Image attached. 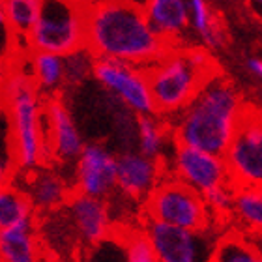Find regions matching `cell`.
Returning <instances> with one entry per match:
<instances>
[{
	"label": "cell",
	"mask_w": 262,
	"mask_h": 262,
	"mask_svg": "<svg viewBox=\"0 0 262 262\" xmlns=\"http://www.w3.org/2000/svg\"><path fill=\"white\" fill-rule=\"evenodd\" d=\"M156 113L174 118L186 109L212 77L215 64L202 49H172L146 68Z\"/></svg>",
	"instance_id": "obj_4"
},
{
	"label": "cell",
	"mask_w": 262,
	"mask_h": 262,
	"mask_svg": "<svg viewBox=\"0 0 262 262\" xmlns=\"http://www.w3.org/2000/svg\"><path fill=\"white\" fill-rule=\"evenodd\" d=\"M135 135L139 152L148 158L161 159V161H165L169 144L174 142L172 133H170V124H167L163 116H159L158 113L137 116Z\"/></svg>",
	"instance_id": "obj_19"
},
{
	"label": "cell",
	"mask_w": 262,
	"mask_h": 262,
	"mask_svg": "<svg viewBox=\"0 0 262 262\" xmlns=\"http://www.w3.org/2000/svg\"><path fill=\"white\" fill-rule=\"evenodd\" d=\"M25 64L45 98L56 96L66 86L64 56L47 51H28L25 55Z\"/></svg>",
	"instance_id": "obj_17"
},
{
	"label": "cell",
	"mask_w": 262,
	"mask_h": 262,
	"mask_svg": "<svg viewBox=\"0 0 262 262\" xmlns=\"http://www.w3.org/2000/svg\"><path fill=\"white\" fill-rule=\"evenodd\" d=\"M23 189L32 202L34 210L39 212H53L66 206L70 196L73 195L64 176L55 169L39 167L27 172Z\"/></svg>",
	"instance_id": "obj_15"
},
{
	"label": "cell",
	"mask_w": 262,
	"mask_h": 262,
	"mask_svg": "<svg viewBox=\"0 0 262 262\" xmlns=\"http://www.w3.org/2000/svg\"><path fill=\"white\" fill-rule=\"evenodd\" d=\"M43 101V94L39 92L30 71L15 60L0 88V105H4L10 115L17 169L23 172L36 170L53 161L45 133Z\"/></svg>",
	"instance_id": "obj_3"
},
{
	"label": "cell",
	"mask_w": 262,
	"mask_h": 262,
	"mask_svg": "<svg viewBox=\"0 0 262 262\" xmlns=\"http://www.w3.org/2000/svg\"><path fill=\"white\" fill-rule=\"evenodd\" d=\"M68 215L77 234L88 246H98L113 234V215L107 199L73 193L68 201Z\"/></svg>",
	"instance_id": "obj_14"
},
{
	"label": "cell",
	"mask_w": 262,
	"mask_h": 262,
	"mask_svg": "<svg viewBox=\"0 0 262 262\" xmlns=\"http://www.w3.org/2000/svg\"><path fill=\"white\" fill-rule=\"evenodd\" d=\"M167 174L174 176L199 193H208L219 186L230 184L225 156L206 152L201 148L172 142L169 159H165Z\"/></svg>",
	"instance_id": "obj_10"
},
{
	"label": "cell",
	"mask_w": 262,
	"mask_h": 262,
	"mask_svg": "<svg viewBox=\"0 0 262 262\" xmlns=\"http://www.w3.org/2000/svg\"><path fill=\"white\" fill-rule=\"evenodd\" d=\"M167 176V165L161 159L148 158L139 150H127L118 156L116 191L131 202H144Z\"/></svg>",
	"instance_id": "obj_13"
},
{
	"label": "cell",
	"mask_w": 262,
	"mask_h": 262,
	"mask_svg": "<svg viewBox=\"0 0 262 262\" xmlns=\"http://www.w3.org/2000/svg\"><path fill=\"white\" fill-rule=\"evenodd\" d=\"M0 262H2V260H0Z\"/></svg>",
	"instance_id": "obj_34"
},
{
	"label": "cell",
	"mask_w": 262,
	"mask_h": 262,
	"mask_svg": "<svg viewBox=\"0 0 262 262\" xmlns=\"http://www.w3.org/2000/svg\"><path fill=\"white\" fill-rule=\"evenodd\" d=\"M0 260L2 262H38L39 246L34 221L0 230Z\"/></svg>",
	"instance_id": "obj_20"
},
{
	"label": "cell",
	"mask_w": 262,
	"mask_h": 262,
	"mask_svg": "<svg viewBox=\"0 0 262 262\" xmlns=\"http://www.w3.org/2000/svg\"><path fill=\"white\" fill-rule=\"evenodd\" d=\"M118 156L101 142H88L75 161L73 184L77 193L109 199L116 191Z\"/></svg>",
	"instance_id": "obj_11"
},
{
	"label": "cell",
	"mask_w": 262,
	"mask_h": 262,
	"mask_svg": "<svg viewBox=\"0 0 262 262\" xmlns=\"http://www.w3.org/2000/svg\"><path fill=\"white\" fill-rule=\"evenodd\" d=\"M86 47L96 58L150 68L172 49V43L154 30L139 6L122 0H94L88 2Z\"/></svg>",
	"instance_id": "obj_1"
},
{
	"label": "cell",
	"mask_w": 262,
	"mask_h": 262,
	"mask_svg": "<svg viewBox=\"0 0 262 262\" xmlns=\"http://www.w3.org/2000/svg\"><path fill=\"white\" fill-rule=\"evenodd\" d=\"M94 79L135 116L156 113L146 68L113 58H96Z\"/></svg>",
	"instance_id": "obj_8"
},
{
	"label": "cell",
	"mask_w": 262,
	"mask_h": 262,
	"mask_svg": "<svg viewBox=\"0 0 262 262\" xmlns=\"http://www.w3.org/2000/svg\"><path fill=\"white\" fill-rule=\"evenodd\" d=\"M43 113L47 144L53 154V161L62 165H75L77 158L84 148V141L71 111L68 109L64 99L56 94L45 98Z\"/></svg>",
	"instance_id": "obj_12"
},
{
	"label": "cell",
	"mask_w": 262,
	"mask_h": 262,
	"mask_svg": "<svg viewBox=\"0 0 262 262\" xmlns=\"http://www.w3.org/2000/svg\"><path fill=\"white\" fill-rule=\"evenodd\" d=\"M17 170L15 142L11 131L10 115L4 105H0V186L11 184V178Z\"/></svg>",
	"instance_id": "obj_24"
},
{
	"label": "cell",
	"mask_w": 262,
	"mask_h": 262,
	"mask_svg": "<svg viewBox=\"0 0 262 262\" xmlns=\"http://www.w3.org/2000/svg\"><path fill=\"white\" fill-rule=\"evenodd\" d=\"M122 247L126 262H159L152 240L148 238L146 230L142 227L122 232Z\"/></svg>",
	"instance_id": "obj_25"
},
{
	"label": "cell",
	"mask_w": 262,
	"mask_h": 262,
	"mask_svg": "<svg viewBox=\"0 0 262 262\" xmlns=\"http://www.w3.org/2000/svg\"><path fill=\"white\" fill-rule=\"evenodd\" d=\"M247 66H249L251 73H255V75L262 81V60H258V58H251V60L247 62Z\"/></svg>",
	"instance_id": "obj_31"
},
{
	"label": "cell",
	"mask_w": 262,
	"mask_h": 262,
	"mask_svg": "<svg viewBox=\"0 0 262 262\" xmlns=\"http://www.w3.org/2000/svg\"><path fill=\"white\" fill-rule=\"evenodd\" d=\"M246 109V101L227 79L212 77L191 103L172 118V141L225 156Z\"/></svg>",
	"instance_id": "obj_2"
},
{
	"label": "cell",
	"mask_w": 262,
	"mask_h": 262,
	"mask_svg": "<svg viewBox=\"0 0 262 262\" xmlns=\"http://www.w3.org/2000/svg\"><path fill=\"white\" fill-rule=\"evenodd\" d=\"M122 2H127V4H133V6H139L144 10V6L148 4V0H122Z\"/></svg>",
	"instance_id": "obj_32"
},
{
	"label": "cell",
	"mask_w": 262,
	"mask_h": 262,
	"mask_svg": "<svg viewBox=\"0 0 262 262\" xmlns=\"http://www.w3.org/2000/svg\"><path fill=\"white\" fill-rule=\"evenodd\" d=\"M66 62V86H79L86 81L88 77L94 75V64H96V56L92 51L84 47L79 49L71 55L64 56Z\"/></svg>",
	"instance_id": "obj_27"
},
{
	"label": "cell",
	"mask_w": 262,
	"mask_h": 262,
	"mask_svg": "<svg viewBox=\"0 0 262 262\" xmlns=\"http://www.w3.org/2000/svg\"><path fill=\"white\" fill-rule=\"evenodd\" d=\"M225 161L234 187L262 186V111L247 105Z\"/></svg>",
	"instance_id": "obj_9"
},
{
	"label": "cell",
	"mask_w": 262,
	"mask_h": 262,
	"mask_svg": "<svg viewBox=\"0 0 262 262\" xmlns=\"http://www.w3.org/2000/svg\"><path fill=\"white\" fill-rule=\"evenodd\" d=\"M253 240H255V244H257L258 249H260V253H262V234L260 236H253Z\"/></svg>",
	"instance_id": "obj_33"
},
{
	"label": "cell",
	"mask_w": 262,
	"mask_h": 262,
	"mask_svg": "<svg viewBox=\"0 0 262 262\" xmlns=\"http://www.w3.org/2000/svg\"><path fill=\"white\" fill-rule=\"evenodd\" d=\"M144 13L154 30L169 43H174V39L186 30L191 11L184 0H148Z\"/></svg>",
	"instance_id": "obj_16"
},
{
	"label": "cell",
	"mask_w": 262,
	"mask_h": 262,
	"mask_svg": "<svg viewBox=\"0 0 262 262\" xmlns=\"http://www.w3.org/2000/svg\"><path fill=\"white\" fill-rule=\"evenodd\" d=\"M142 219L191 230L213 229L221 225L202 193L169 174L142 202Z\"/></svg>",
	"instance_id": "obj_6"
},
{
	"label": "cell",
	"mask_w": 262,
	"mask_h": 262,
	"mask_svg": "<svg viewBox=\"0 0 262 262\" xmlns=\"http://www.w3.org/2000/svg\"><path fill=\"white\" fill-rule=\"evenodd\" d=\"M142 229L152 240L159 262H212L221 238L219 227L191 230L142 219Z\"/></svg>",
	"instance_id": "obj_7"
},
{
	"label": "cell",
	"mask_w": 262,
	"mask_h": 262,
	"mask_svg": "<svg viewBox=\"0 0 262 262\" xmlns=\"http://www.w3.org/2000/svg\"><path fill=\"white\" fill-rule=\"evenodd\" d=\"M43 0H0V8L10 23L11 30L17 34L23 49L28 53L27 36L36 25Z\"/></svg>",
	"instance_id": "obj_22"
},
{
	"label": "cell",
	"mask_w": 262,
	"mask_h": 262,
	"mask_svg": "<svg viewBox=\"0 0 262 262\" xmlns=\"http://www.w3.org/2000/svg\"><path fill=\"white\" fill-rule=\"evenodd\" d=\"M88 0H43L36 25L27 36L28 51L68 56L86 47Z\"/></svg>",
	"instance_id": "obj_5"
},
{
	"label": "cell",
	"mask_w": 262,
	"mask_h": 262,
	"mask_svg": "<svg viewBox=\"0 0 262 262\" xmlns=\"http://www.w3.org/2000/svg\"><path fill=\"white\" fill-rule=\"evenodd\" d=\"M229 221L246 236L262 234V186L234 187V201Z\"/></svg>",
	"instance_id": "obj_18"
},
{
	"label": "cell",
	"mask_w": 262,
	"mask_h": 262,
	"mask_svg": "<svg viewBox=\"0 0 262 262\" xmlns=\"http://www.w3.org/2000/svg\"><path fill=\"white\" fill-rule=\"evenodd\" d=\"M212 262H262V253L251 236L232 230L221 234Z\"/></svg>",
	"instance_id": "obj_23"
},
{
	"label": "cell",
	"mask_w": 262,
	"mask_h": 262,
	"mask_svg": "<svg viewBox=\"0 0 262 262\" xmlns=\"http://www.w3.org/2000/svg\"><path fill=\"white\" fill-rule=\"evenodd\" d=\"M11 62L8 60H2L0 58V88H2V84H4V81L8 79V75H10V71H11Z\"/></svg>",
	"instance_id": "obj_30"
},
{
	"label": "cell",
	"mask_w": 262,
	"mask_h": 262,
	"mask_svg": "<svg viewBox=\"0 0 262 262\" xmlns=\"http://www.w3.org/2000/svg\"><path fill=\"white\" fill-rule=\"evenodd\" d=\"M27 55V51L23 49L21 41L17 38V34L11 30L10 23L6 19L4 11L0 8V58L8 62H13L19 58V56Z\"/></svg>",
	"instance_id": "obj_29"
},
{
	"label": "cell",
	"mask_w": 262,
	"mask_h": 262,
	"mask_svg": "<svg viewBox=\"0 0 262 262\" xmlns=\"http://www.w3.org/2000/svg\"><path fill=\"white\" fill-rule=\"evenodd\" d=\"M204 199H206L208 206L213 212V215L225 223L229 221L230 217V210H232V201H234V186L232 184H225V186H219L212 191L204 193Z\"/></svg>",
	"instance_id": "obj_28"
},
{
	"label": "cell",
	"mask_w": 262,
	"mask_h": 262,
	"mask_svg": "<svg viewBox=\"0 0 262 262\" xmlns=\"http://www.w3.org/2000/svg\"><path fill=\"white\" fill-rule=\"evenodd\" d=\"M34 221V206L28 195L17 184L0 186V230Z\"/></svg>",
	"instance_id": "obj_21"
},
{
	"label": "cell",
	"mask_w": 262,
	"mask_h": 262,
	"mask_svg": "<svg viewBox=\"0 0 262 262\" xmlns=\"http://www.w3.org/2000/svg\"><path fill=\"white\" fill-rule=\"evenodd\" d=\"M189 11H191L193 25L199 36L204 39V43L210 47H219L223 43V32L219 30L217 23L212 19V13L204 0H189Z\"/></svg>",
	"instance_id": "obj_26"
}]
</instances>
